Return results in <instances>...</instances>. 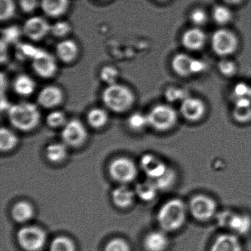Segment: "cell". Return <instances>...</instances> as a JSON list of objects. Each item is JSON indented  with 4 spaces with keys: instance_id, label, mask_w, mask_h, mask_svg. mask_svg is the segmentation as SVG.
<instances>
[{
    "instance_id": "cell-10",
    "label": "cell",
    "mask_w": 251,
    "mask_h": 251,
    "mask_svg": "<svg viewBox=\"0 0 251 251\" xmlns=\"http://www.w3.org/2000/svg\"><path fill=\"white\" fill-rule=\"evenodd\" d=\"M88 131L86 126L80 120H68L61 130L62 142L68 147L77 148L86 142Z\"/></svg>"
},
{
    "instance_id": "cell-29",
    "label": "cell",
    "mask_w": 251,
    "mask_h": 251,
    "mask_svg": "<svg viewBox=\"0 0 251 251\" xmlns=\"http://www.w3.org/2000/svg\"><path fill=\"white\" fill-rule=\"evenodd\" d=\"M19 143V138L17 133L8 128L2 127L0 130V149L2 152L12 151Z\"/></svg>"
},
{
    "instance_id": "cell-31",
    "label": "cell",
    "mask_w": 251,
    "mask_h": 251,
    "mask_svg": "<svg viewBox=\"0 0 251 251\" xmlns=\"http://www.w3.org/2000/svg\"><path fill=\"white\" fill-rule=\"evenodd\" d=\"M129 128L133 131H141L149 127L147 114L141 112H134L129 116L127 120Z\"/></svg>"
},
{
    "instance_id": "cell-18",
    "label": "cell",
    "mask_w": 251,
    "mask_h": 251,
    "mask_svg": "<svg viewBox=\"0 0 251 251\" xmlns=\"http://www.w3.org/2000/svg\"><path fill=\"white\" fill-rule=\"evenodd\" d=\"M182 45L188 50L199 51L205 47L207 36L201 27L188 29L182 36Z\"/></svg>"
},
{
    "instance_id": "cell-22",
    "label": "cell",
    "mask_w": 251,
    "mask_h": 251,
    "mask_svg": "<svg viewBox=\"0 0 251 251\" xmlns=\"http://www.w3.org/2000/svg\"><path fill=\"white\" fill-rule=\"evenodd\" d=\"M40 7L48 17L59 18L68 11L70 0H41Z\"/></svg>"
},
{
    "instance_id": "cell-3",
    "label": "cell",
    "mask_w": 251,
    "mask_h": 251,
    "mask_svg": "<svg viewBox=\"0 0 251 251\" xmlns=\"http://www.w3.org/2000/svg\"><path fill=\"white\" fill-rule=\"evenodd\" d=\"M101 98L104 105L117 114L129 111L136 100L133 90L126 85L118 83L106 86L102 91Z\"/></svg>"
},
{
    "instance_id": "cell-26",
    "label": "cell",
    "mask_w": 251,
    "mask_h": 251,
    "mask_svg": "<svg viewBox=\"0 0 251 251\" xmlns=\"http://www.w3.org/2000/svg\"><path fill=\"white\" fill-rule=\"evenodd\" d=\"M134 191L138 198L144 201H150L153 200L156 196L158 189L155 181L148 177L146 180L138 183Z\"/></svg>"
},
{
    "instance_id": "cell-21",
    "label": "cell",
    "mask_w": 251,
    "mask_h": 251,
    "mask_svg": "<svg viewBox=\"0 0 251 251\" xmlns=\"http://www.w3.org/2000/svg\"><path fill=\"white\" fill-rule=\"evenodd\" d=\"M13 89L17 95L27 98L33 95L36 89V83L34 79L27 74L18 75L13 81Z\"/></svg>"
},
{
    "instance_id": "cell-28",
    "label": "cell",
    "mask_w": 251,
    "mask_h": 251,
    "mask_svg": "<svg viewBox=\"0 0 251 251\" xmlns=\"http://www.w3.org/2000/svg\"><path fill=\"white\" fill-rule=\"evenodd\" d=\"M68 148L63 142L50 144L46 148L47 158L52 163L61 162L68 155Z\"/></svg>"
},
{
    "instance_id": "cell-37",
    "label": "cell",
    "mask_w": 251,
    "mask_h": 251,
    "mask_svg": "<svg viewBox=\"0 0 251 251\" xmlns=\"http://www.w3.org/2000/svg\"><path fill=\"white\" fill-rule=\"evenodd\" d=\"M119 76H120V73L118 70L112 66H105L102 67L100 73L101 80L106 84V86L118 83L117 80Z\"/></svg>"
},
{
    "instance_id": "cell-5",
    "label": "cell",
    "mask_w": 251,
    "mask_h": 251,
    "mask_svg": "<svg viewBox=\"0 0 251 251\" xmlns=\"http://www.w3.org/2000/svg\"><path fill=\"white\" fill-rule=\"evenodd\" d=\"M187 205L189 214L200 223H206L212 220L218 212L216 201L203 194L192 197Z\"/></svg>"
},
{
    "instance_id": "cell-20",
    "label": "cell",
    "mask_w": 251,
    "mask_h": 251,
    "mask_svg": "<svg viewBox=\"0 0 251 251\" xmlns=\"http://www.w3.org/2000/svg\"><path fill=\"white\" fill-rule=\"evenodd\" d=\"M168 236L163 230L150 232L145 238L144 245L147 251H165L169 246Z\"/></svg>"
},
{
    "instance_id": "cell-11",
    "label": "cell",
    "mask_w": 251,
    "mask_h": 251,
    "mask_svg": "<svg viewBox=\"0 0 251 251\" xmlns=\"http://www.w3.org/2000/svg\"><path fill=\"white\" fill-rule=\"evenodd\" d=\"M109 173L116 181L126 184L136 178L137 168L132 160L126 157H120L110 164Z\"/></svg>"
},
{
    "instance_id": "cell-9",
    "label": "cell",
    "mask_w": 251,
    "mask_h": 251,
    "mask_svg": "<svg viewBox=\"0 0 251 251\" xmlns=\"http://www.w3.org/2000/svg\"><path fill=\"white\" fill-rule=\"evenodd\" d=\"M30 61L33 72L42 78H52L58 72L57 58L45 50L39 48Z\"/></svg>"
},
{
    "instance_id": "cell-24",
    "label": "cell",
    "mask_w": 251,
    "mask_h": 251,
    "mask_svg": "<svg viewBox=\"0 0 251 251\" xmlns=\"http://www.w3.org/2000/svg\"><path fill=\"white\" fill-rule=\"evenodd\" d=\"M232 116L235 121L242 124L251 122V99L235 100Z\"/></svg>"
},
{
    "instance_id": "cell-4",
    "label": "cell",
    "mask_w": 251,
    "mask_h": 251,
    "mask_svg": "<svg viewBox=\"0 0 251 251\" xmlns=\"http://www.w3.org/2000/svg\"><path fill=\"white\" fill-rule=\"evenodd\" d=\"M149 127L158 132L171 130L177 123V112L169 104H158L147 114Z\"/></svg>"
},
{
    "instance_id": "cell-15",
    "label": "cell",
    "mask_w": 251,
    "mask_h": 251,
    "mask_svg": "<svg viewBox=\"0 0 251 251\" xmlns=\"http://www.w3.org/2000/svg\"><path fill=\"white\" fill-rule=\"evenodd\" d=\"M140 167L147 177L153 180L161 177L169 167L159 157L151 153L142 155Z\"/></svg>"
},
{
    "instance_id": "cell-13",
    "label": "cell",
    "mask_w": 251,
    "mask_h": 251,
    "mask_svg": "<svg viewBox=\"0 0 251 251\" xmlns=\"http://www.w3.org/2000/svg\"><path fill=\"white\" fill-rule=\"evenodd\" d=\"M64 100V94L57 85H47L37 95V105L45 109H56Z\"/></svg>"
},
{
    "instance_id": "cell-19",
    "label": "cell",
    "mask_w": 251,
    "mask_h": 251,
    "mask_svg": "<svg viewBox=\"0 0 251 251\" xmlns=\"http://www.w3.org/2000/svg\"><path fill=\"white\" fill-rule=\"evenodd\" d=\"M209 251H243V248L240 237L229 232L217 236Z\"/></svg>"
},
{
    "instance_id": "cell-39",
    "label": "cell",
    "mask_w": 251,
    "mask_h": 251,
    "mask_svg": "<svg viewBox=\"0 0 251 251\" xmlns=\"http://www.w3.org/2000/svg\"><path fill=\"white\" fill-rule=\"evenodd\" d=\"M218 70L223 75L231 77L236 74L237 67L234 61L227 59V58H224L218 64Z\"/></svg>"
},
{
    "instance_id": "cell-8",
    "label": "cell",
    "mask_w": 251,
    "mask_h": 251,
    "mask_svg": "<svg viewBox=\"0 0 251 251\" xmlns=\"http://www.w3.org/2000/svg\"><path fill=\"white\" fill-rule=\"evenodd\" d=\"M17 240L26 251H39L45 246L47 235L45 230L37 226H25L19 230Z\"/></svg>"
},
{
    "instance_id": "cell-2",
    "label": "cell",
    "mask_w": 251,
    "mask_h": 251,
    "mask_svg": "<svg viewBox=\"0 0 251 251\" xmlns=\"http://www.w3.org/2000/svg\"><path fill=\"white\" fill-rule=\"evenodd\" d=\"M10 124L22 132L33 131L40 124L39 105L30 102L12 104L7 111Z\"/></svg>"
},
{
    "instance_id": "cell-34",
    "label": "cell",
    "mask_w": 251,
    "mask_h": 251,
    "mask_svg": "<svg viewBox=\"0 0 251 251\" xmlns=\"http://www.w3.org/2000/svg\"><path fill=\"white\" fill-rule=\"evenodd\" d=\"M50 251H75V245L70 238L58 236L51 242Z\"/></svg>"
},
{
    "instance_id": "cell-12",
    "label": "cell",
    "mask_w": 251,
    "mask_h": 251,
    "mask_svg": "<svg viewBox=\"0 0 251 251\" xmlns=\"http://www.w3.org/2000/svg\"><path fill=\"white\" fill-rule=\"evenodd\" d=\"M51 24L40 16H33L25 22L23 33L27 39L33 42H39L50 33Z\"/></svg>"
},
{
    "instance_id": "cell-7",
    "label": "cell",
    "mask_w": 251,
    "mask_h": 251,
    "mask_svg": "<svg viewBox=\"0 0 251 251\" xmlns=\"http://www.w3.org/2000/svg\"><path fill=\"white\" fill-rule=\"evenodd\" d=\"M172 69L177 75L186 77L200 75L206 70L205 61L192 58L185 53H178L172 59Z\"/></svg>"
},
{
    "instance_id": "cell-35",
    "label": "cell",
    "mask_w": 251,
    "mask_h": 251,
    "mask_svg": "<svg viewBox=\"0 0 251 251\" xmlns=\"http://www.w3.org/2000/svg\"><path fill=\"white\" fill-rule=\"evenodd\" d=\"M71 25L64 20H58L51 25L50 34L57 39H64L71 32Z\"/></svg>"
},
{
    "instance_id": "cell-33",
    "label": "cell",
    "mask_w": 251,
    "mask_h": 251,
    "mask_svg": "<svg viewBox=\"0 0 251 251\" xmlns=\"http://www.w3.org/2000/svg\"><path fill=\"white\" fill-rule=\"evenodd\" d=\"M67 121L65 113L60 110H52L46 117V124L51 128H62Z\"/></svg>"
},
{
    "instance_id": "cell-44",
    "label": "cell",
    "mask_w": 251,
    "mask_h": 251,
    "mask_svg": "<svg viewBox=\"0 0 251 251\" xmlns=\"http://www.w3.org/2000/svg\"><path fill=\"white\" fill-rule=\"evenodd\" d=\"M39 0H18V5L23 12L31 14L40 5Z\"/></svg>"
},
{
    "instance_id": "cell-6",
    "label": "cell",
    "mask_w": 251,
    "mask_h": 251,
    "mask_svg": "<svg viewBox=\"0 0 251 251\" xmlns=\"http://www.w3.org/2000/svg\"><path fill=\"white\" fill-rule=\"evenodd\" d=\"M211 44L216 55L223 58H227L237 50L239 39L233 32L221 28L213 33Z\"/></svg>"
},
{
    "instance_id": "cell-42",
    "label": "cell",
    "mask_w": 251,
    "mask_h": 251,
    "mask_svg": "<svg viewBox=\"0 0 251 251\" xmlns=\"http://www.w3.org/2000/svg\"><path fill=\"white\" fill-rule=\"evenodd\" d=\"M166 98L170 102H176V101L183 100L187 98L188 95L183 89L180 88L170 87L166 91Z\"/></svg>"
},
{
    "instance_id": "cell-46",
    "label": "cell",
    "mask_w": 251,
    "mask_h": 251,
    "mask_svg": "<svg viewBox=\"0 0 251 251\" xmlns=\"http://www.w3.org/2000/svg\"><path fill=\"white\" fill-rule=\"evenodd\" d=\"M159 2H166V1H168V0H158Z\"/></svg>"
},
{
    "instance_id": "cell-36",
    "label": "cell",
    "mask_w": 251,
    "mask_h": 251,
    "mask_svg": "<svg viewBox=\"0 0 251 251\" xmlns=\"http://www.w3.org/2000/svg\"><path fill=\"white\" fill-rule=\"evenodd\" d=\"M17 5L14 0H0V20L6 22L15 15Z\"/></svg>"
},
{
    "instance_id": "cell-30",
    "label": "cell",
    "mask_w": 251,
    "mask_h": 251,
    "mask_svg": "<svg viewBox=\"0 0 251 251\" xmlns=\"http://www.w3.org/2000/svg\"><path fill=\"white\" fill-rule=\"evenodd\" d=\"M212 18L219 25H226L233 20V13L226 5H216L213 8Z\"/></svg>"
},
{
    "instance_id": "cell-32",
    "label": "cell",
    "mask_w": 251,
    "mask_h": 251,
    "mask_svg": "<svg viewBox=\"0 0 251 251\" xmlns=\"http://www.w3.org/2000/svg\"><path fill=\"white\" fill-rule=\"evenodd\" d=\"M177 179V175L173 168L168 167L167 171L156 180H154L158 190H167L174 186Z\"/></svg>"
},
{
    "instance_id": "cell-43",
    "label": "cell",
    "mask_w": 251,
    "mask_h": 251,
    "mask_svg": "<svg viewBox=\"0 0 251 251\" xmlns=\"http://www.w3.org/2000/svg\"><path fill=\"white\" fill-rule=\"evenodd\" d=\"M105 251H130V248L124 239L116 238L108 242Z\"/></svg>"
},
{
    "instance_id": "cell-1",
    "label": "cell",
    "mask_w": 251,
    "mask_h": 251,
    "mask_svg": "<svg viewBox=\"0 0 251 251\" xmlns=\"http://www.w3.org/2000/svg\"><path fill=\"white\" fill-rule=\"evenodd\" d=\"M188 205L179 198L166 201L158 210L157 220L161 230L175 232L180 230L186 224L189 214Z\"/></svg>"
},
{
    "instance_id": "cell-40",
    "label": "cell",
    "mask_w": 251,
    "mask_h": 251,
    "mask_svg": "<svg viewBox=\"0 0 251 251\" xmlns=\"http://www.w3.org/2000/svg\"><path fill=\"white\" fill-rule=\"evenodd\" d=\"M190 20L195 27H201L208 23V16L202 8H196L191 13Z\"/></svg>"
},
{
    "instance_id": "cell-27",
    "label": "cell",
    "mask_w": 251,
    "mask_h": 251,
    "mask_svg": "<svg viewBox=\"0 0 251 251\" xmlns=\"http://www.w3.org/2000/svg\"><path fill=\"white\" fill-rule=\"evenodd\" d=\"M13 218L17 223H24L31 220L34 214L33 205L26 201H20L13 207Z\"/></svg>"
},
{
    "instance_id": "cell-14",
    "label": "cell",
    "mask_w": 251,
    "mask_h": 251,
    "mask_svg": "<svg viewBox=\"0 0 251 251\" xmlns=\"http://www.w3.org/2000/svg\"><path fill=\"white\" fill-rule=\"evenodd\" d=\"M206 110L205 102L195 97L188 96L180 104V114L189 122H198L202 120Z\"/></svg>"
},
{
    "instance_id": "cell-25",
    "label": "cell",
    "mask_w": 251,
    "mask_h": 251,
    "mask_svg": "<svg viewBox=\"0 0 251 251\" xmlns=\"http://www.w3.org/2000/svg\"><path fill=\"white\" fill-rule=\"evenodd\" d=\"M86 121L91 127L101 129L105 127L109 121L108 111L102 108H91L86 115Z\"/></svg>"
},
{
    "instance_id": "cell-41",
    "label": "cell",
    "mask_w": 251,
    "mask_h": 251,
    "mask_svg": "<svg viewBox=\"0 0 251 251\" xmlns=\"http://www.w3.org/2000/svg\"><path fill=\"white\" fill-rule=\"evenodd\" d=\"M233 95L234 100L246 98L251 99V86L243 82L237 83L233 88Z\"/></svg>"
},
{
    "instance_id": "cell-38",
    "label": "cell",
    "mask_w": 251,
    "mask_h": 251,
    "mask_svg": "<svg viewBox=\"0 0 251 251\" xmlns=\"http://www.w3.org/2000/svg\"><path fill=\"white\" fill-rule=\"evenodd\" d=\"M23 33V29L19 28L15 25L9 26L2 30V41L8 45L16 43L18 42Z\"/></svg>"
},
{
    "instance_id": "cell-23",
    "label": "cell",
    "mask_w": 251,
    "mask_h": 251,
    "mask_svg": "<svg viewBox=\"0 0 251 251\" xmlns=\"http://www.w3.org/2000/svg\"><path fill=\"white\" fill-rule=\"evenodd\" d=\"M135 191L123 184L116 188L112 192V201L119 208H125L130 206L134 201Z\"/></svg>"
},
{
    "instance_id": "cell-45",
    "label": "cell",
    "mask_w": 251,
    "mask_h": 251,
    "mask_svg": "<svg viewBox=\"0 0 251 251\" xmlns=\"http://www.w3.org/2000/svg\"><path fill=\"white\" fill-rule=\"evenodd\" d=\"M224 1L229 5H238L243 2L244 0H224Z\"/></svg>"
},
{
    "instance_id": "cell-16",
    "label": "cell",
    "mask_w": 251,
    "mask_h": 251,
    "mask_svg": "<svg viewBox=\"0 0 251 251\" xmlns=\"http://www.w3.org/2000/svg\"><path fill=\"white\" fill-rule=\"evenodd\" d=\"M230 233L241 237L251 231V217L246 213L231 211L227 227Z\"/></svg>"
},
{
    "instance_id": "cell-47",
    "label": "cell",
    "mask_w": 251,
    "mask_h": 251,
    "mask_svg": "<svg viewBox=\"0 0 251 251\" xmlns=\"http://www.w3.org/2000/svg\"><path fill=\"white\" fill-rule=\"evenodd\" d=\"M100 1H106V0H100Z\"/></svg>"
},
{
    "instance_id": "cell-17",
    "label": "cell",
    "mask_w": 251,
    "mask_h": 251,
    "mask_svg": "<svg viewBox=\"0 0 251 251\" xmlns=\"http://www.w3.org/2000/svg\"><path fill=\"white\" fill-rule=\"evenodd\" d=\"M80 53L78 45L73 39H61L55 47L56 58L64 64H72Z\"/></svg>"
}]
</instances>
